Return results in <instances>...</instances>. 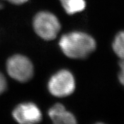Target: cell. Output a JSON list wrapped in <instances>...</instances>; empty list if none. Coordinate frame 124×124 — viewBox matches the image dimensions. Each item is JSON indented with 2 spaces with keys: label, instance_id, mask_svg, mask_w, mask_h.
Here are the masks:
<instances>
[{
  "label": "cell",
  "instance_id": "1",
  "mask_svg": "<svg viewBox=\"0 0 124 124\" xmlns=\"http://www.w3.org/2000/svg\"><path fill=\"white\" fill-rule=\"evenodd\" d=\"M59 46L66 56L72 59H85L96 49V42L92 37L81 31L64 35Z\"/></svg>",
  "mask_w": 124,
  "mask_h": 124
},
{
  "label": "cell",
  "instance_id": "2",
  "mask_svg": "<svg viewBox=\"0 0 124 124\" xmlns=\"http://www.w3.org/2000/svg\"><path fill=\"white\" fill-rule=\"evenodd\" d=\"M37 34L43 39H54L61 30V24L54 15L48 11H41L35 15L33 22Z\"/></svg>",
  "mask_w": 124,
  "mask_h": 124
},
{
  "label": "cell",
  "instance_id": "3",
  "mask_svg": "<svg viewBox=\"0 0 124 124\" xmlns=\"http://www.w3.org/2000/svg\"><path fill=\"white\" fill-rule=\"evenodd\" d=\"M6 69L10 77L19 82H27L33 75L32 63L27 57L15 55L6 62Z\"/></svg>",
  "mask_w": 124,
  "mask_h": 124
},
{
  "label": "cell",
  "instance_id": "4",
  "mask_svg": "<svg viewBox=\"0 0 124 124\" xmlns=\"http://www.w3.org/2000/svg\"><path fill=\"white\" fill-rule=\"evenodd\" d=\"M48 88L50 93L56 97L68 96L75 90V80L71 72L61 70L51 77Z\"/></svg>",
  "mask_w": 124,
  "mask_h": 124
},
{
  "label": "cell",
  "instance_id": "5",
  "mask_svg": "<svg viewBox=\"0 0 124 124\" xmlns=\"http://www.w3.org/2000/svg\"><path fill=\"white\" fill-rule=\"evenodd\" d=\"M12 115L19 124H37L42 117L39 107L30 102L20 104L13 110Z\"/></svg>",
  "mask_w": 124,
  "mask_h": 124
},
{
  "label": "cell",
  "instance_id": "6",
  "mask_svg": "<svg viewBox=\"0 0 124 124\" xmlns=\"http://www.w3.org/2000/svg\"><path fill=\"white\" fill-rule=\"evenodd\" d=\"M52 124H77L75 116L66 110L62 104L57 103L52 106L48 112Z\"/></svg>",
  "mask_w": 124,
  "mask_h": 124
},
{
  "label": "cell",
  "instance_id": "7",
  "mask_svg": "<svg viewBox=\"0 0 124 124\" xmlns=\"http://www.w3.org/2000/svg\"><path fill=\"white\" fill-rule=\"evenodd\" d=\"M67 13L73 15L83 11L86 7L85 0H60Z\"/></svg>",
  "mask_w": 124,
  "mask_h": 124
},
{
  "label": "cell",
  "instance_id": "8",
  "mask_svg": "<svg viewBox=\"0 0 124 124\" xmlns=\"http://www.w3.org/2000/svg\"><path fill=\"white\" fill-rule=\"evenodd\" d=\"M113 51L116 55L121 59H124V31H120L115 36L113 44Z\"/></svg>",
  "mask_w": 124,
  "mask_h": 124
},
{
  "label": "cell",
  "instance_id": "9",
  "mask_svg": "<svg viewBox=\"0 0 124 124\" xmlns=\"http://www.w3.org/2000/svg\"><path fill=\"white\" fill-rule=\"evenodd\" d=\"M6 88V81L5 76L0 72V94L5 91Z\"/></svg>",
  "mask_w": 124,
  "mask_h": 124
},
{
  "label": "cell",
  "instance_id": "10",
  "mask_svg": "<svg viewBox=\"0 0 124 124\" xmlns=\"http://www.w3.org/2000/svg\"><path fill=\"white\" fill-rule=\"evenodd\" d=\"M6 1H8L9 3L15 4V5H21V4L26 3L28 0H6Z\"/></svg>",
  "mask_w": 124,
  "mask_h": 124
},
{
  "label": "cell",
  "instance_id": "11",
  "mask_svg": "<svg viewBox=\"0 0 124 124\" xmlns=\"http://www.w3.org/2000/svg\"><path fill=\"white\" fill-rule=\"evenodd\" d=\"M119 66L120 71L118 74H122V75H124V59H121L119 62Z\"/></svg>",
  "mask_w": 124,
  "mask_h": 124
},
{
  "label": "cell",
  "instance_id": "12",
  "mask_svg": "<svg viewBox=\"0 0 124 124\" xmlns=\"http://www.w3.org/2000/svg\"><path fill=\"white\" fill-rule=\"evenodd\" d=\"M118 79H119L120 83L124 86V75L118 74Z\"/></svg>",
  "mask_w": 124,
  "mask_h": 124
},
{
  "label": "cell",
  "instance_id": "13",
  "mask_svg": "<svg viewBox=\"0 0 124 124\" xmlns=\"http://www.w3.org/2000/svg\"><path fill=\"white\" fill-rule=\"evenodd\" d=\"M2 7H3V5H2L1 3H0V9H1V8H2Z\"/></svg>",
  "mask_w": 124,
  "mask_h": 124
},
{
  "label": "cell",
  "instance_id": "14",
  "mask_svg": "<svg viewBox=\"0 0 124 124\" xmlns=\"http://www.w3.org/2000/svg\"><path fill=\"white\" fill-rule=\"evenodd\" d=\"M103 124V123H98V124Z\"/></svg>",
  "mask_w": 124,
  "mask_h": 124
}]
</instances>
